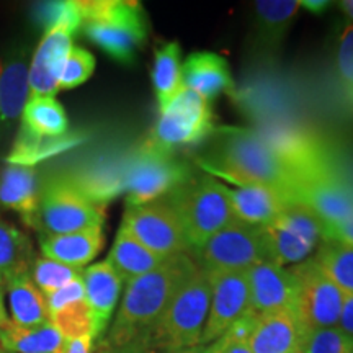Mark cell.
Returning a JSON list of instances; mask_svg holds the SVG:
<instances>
[{"label":"cell","mask_w":353,"mask_h":353,"mask_svg":"<svg viewBox=\"0 0 353 353\" xmlns=\"http://www.w3.org/2000/svg\"><path fill=\"white\" fill-rule=\"evenodd\" d=\"M196 270L198 265L188 254H176L152 272L128 281L121 306L108 332L110 350L144 348L172 298Z\"/></svg>","instance_id":"obj_1"},{"label":"cell","mask_w":353,"mask_h":353,"mask_svg":"<svg viewBox=\"0 0 353 353\" xmlns=\"http://www.w3.org/2000/svg\"><path fill=\"white\" fill-rule=\"evenodd\" d=\"M201 167L237 187H268L291 200L293 175L267 136L252 130H223L213 154ZM293 201V200H291Z\"/></svg>","instance_id":"obj_2"},{"label":"cell","mask_w":353,"mask_h":353,"mask_svg":"<svg viewBox=\"0 0 353 353\" xmlns=\"http://www.w3.org/2000/svg\"><path fill=\"white\" fill-rule=\"evenodd\" d=\"M83 34L121 64H132L148 38V17L139 2L128 0H82Z\"/></svg>","instance_id":"obj_3"},{"label":"cell","mask_w":353,"mask_h":353,"mask_svg":"<svg viewBox=\"0 0 353 353\" xmlns=\"http://www.w3.org/2000/svg\"><path fill=\"white\" fill-rule=\"evenodd\" d=\"M211 285L208 273L198 270L175 293L144 343L151 353H179L200 345L210 312Z\"/></svg>","instance_id":"obj_4"},{"label":"cell","mask_w":353,"mask_h":353,"mask_svg":"<svg viewBox=\"0 0 353 353\" xmlns=\"http://www.w3.org/2000/svg\"><path fill=\"white\" fill-rule=\"evenodd\" d=\"M39 12L46 33L30 59V99L54 97L59 92L61 72L72 50V38L81 30L77 2H50Z\"/></svg>","instance_id":"obj_5"},{"label":"cell","mask_w":353,"mask_h":353,"mask_svg":"<svg viewBox=\"0 0 353 353\" xmlns=\"http://www.w3.org/2000/svg\"><path fill=\"white\" fill-rule=\"evenodd\" d=\"M167 198L179 214L188 247L196 252L214 234L237 221L226 187L211 176L188 180Z\"/></svg>","instance_id":"obj_6"},{"label":"cell","mask_w":353,"mask_h":353,"mask_svg":"<svg viewBox=\"0 0 353 353\" xmlns=\"http://www.w3.org/2000/svg\"><path fill=\"white\" fill-rule=\"evenodd\" d=\"M105 211L70 176H51L39 190L38 228L41 236H57L101 228Z\"/></svg>","instance_id":"obj_7"},{"label":"cell","mask_w":353,"mask_h":353,"mask_svg":"<svg viewBox=\"0 0 353 353\" xmlns=\"http://www.w3.org/2000/svg\"><path fill=\"white\" fill-rule=\"evenodd\" d=\"M325 224L307 206L291 201L267 226H262L267 260L280 267L311 259L324 241Z\"/></svg>","instance_id":"obj_8"},{"label":"cell","mask_w":353,"mask_h":353,"mask_svg":"<svg viewBox=\"0 0 353 353\" xmlns=\"http://www.w3.org/2000/svg\"><path fill=\"white\" fill-rule=\"evenodd\" d=\"M188 167L170 149L151 139L134 154L125 174L126 205L136 206L159 200L188 182Z\"/></svg>","instance_id":"obj_9"},{"label":"cell","mask_w":353,"mask_h":353,"mask_svg":"<svg viewBox=\"0 0 353 353\" xmlns=\"http://www.w3.org/2000/svg\"><path fill=\"white\" fill-rule=\"evenodd\" d=\"M291 272L298 283L294 316L304 334L337 327L347 294L322 272L314 257L294 265Z\"/></svg>","instance_id":"obj_10"},{"label":"cell","mask_w":353,"mask_h":353,"mask_svg":"<svg viewBox=\"0 0 353 353\" xmlns=\"http://www.w3.org/2000/svg\"><path fill=\"white\" fill-rule=\"evenodd\" d=\"M121 228L161 257L169 259L190 250L179 214L167 196L144 205H126Z\"/></svg>","instance_id":"obj_11"},{"label":"cell","mask_w":353,"mask_h":353,"mask_svg":"<svg viewBox=\"0 0 353 353\" xmlns=\"http://www.w3.org/2000/svg\"><path fill=\"white\" fill-rule=\"evenodd\" d=\"M291 200L307 206L324 224L342 223L353 216V182L335 164L298 175Z\"/></svg>","instance_id":"obj_12"},{"label":"cell","mask_w":353,"mask_h":353,"mask_svg":"<svg viewBox=\"0 0 353 353\" xmlns=\"http://www.w3.org/2000/svg\"><path fill=\"white\" fill-rule=\"evenodd\" d=\"M210 101L192 88L183 87L164 110L152 130V143L170 149L196 144L213 132Z\"/></svg>","instance_id":"obj_13"},{"label":"cell","mask_w":353,"mask_h":353,"mask_svg":"<svg viewBox=\"0 0 353 353\" xmlns=\"http://www.w3.org/2000/svg\"><path fill=\"white\" fill-rule=\"evenodd\" d=\"M201 270L234 272L247 270L267 260L262 226H250L242 221H234L218 234H214L198 250Z\"/></svg>","instance_id":"obj_14"},{"label":"cell","mask_w":353,"mask_h":353,"mask_svg":"<svg viewBox=\"0 0 353 353\" xmlns=\"http://www.w3.org/2000/svg\"><path fill=\"white\" fill-rule=\"evenodd\" d=\"M211 285L210 312L203 329L200 347L218 341L228 329L250 309L245 270L206 272Z\"/></svg>","instance_id":"obj_15"},{"label":"cell","mask_w":353,"mask_h":353,"mask_svg":"<svg viewBox=\"0 0 353 353\" xmlns=\"http://www.w3.org/2000/svg\"><path fill=\"white\" fill-rule=\"evenodd\" d=\"M245 276L250 309L254 312L259 316L281 311L294 312L298 283L293 272L265 260L247 268Z\"/></svg>","instance_id":"obj_16"},{"label":"cell","mask_w":353,"mask_h":353,"mask_svg":"<svg viewBox=\"0 0 353 353\" xmlns=\"http://www.w3.org/2000/svg\"><path fill=\"white\" fill-rule=\"evenodd\" d=\"M39 182L28 164H7L0 170V208L15 211L28 228H38Z\"/></svg>","instance_id":"obj_17"},{"label":"cell","mask_w":353,"mask_h":353,"mask_svg":"<svg viewBox=\"0 0 353 353\" xmlns=\"http://www.w3.org/2000/svg\"><path fill=\"white\" fill-rule=\"evenodd\" d=\"M30 59L23 48L0 57V128L21 118L30 99Z\"/></svg>","instance_id":"obj_18"},{"label":"cell","mask_w":353,"mask_h":353,"mask_svg":"<svg viewBox=\"0 0 353 353\" xmlns=\"http://www.w3.org/2000/svg\"><path fill=\"white\" fill-rule=\"evenodd\" d=\"M83 290H85V301L92 316V335L94 341L99 339L107 329L110 317L117 307L120 298L123 280L113 270L107 260L94 263L82 272Z\"/></svg>","instance_id":"obj_19"},{"label":"cell","mask_w":353,"mask_h":353,"mask_svg":"<svg viewBox=\"0 0 353 353\" xmlns=\"http://www.w3.org/2000/svg\"><path fill=\"white\" fill-rule=\"evenodd\" d=\"M304 330L293 311L259 316L249 345L252 353H299Z\"/></svg>","instance_id":"obj_20"},{"label":"cell","mask_w":353,"mask_h":353,"mask_svg":"<svg viewBox=\"0 0 353 353\" xmlns=\"http://www.w3.org/2000/svg\"><path fill=\"white\" fill-rule=\"evenodd\" d=\"M226 192L236 219L250 226H267L291 203L283 193L268 187H237Z\"/></svg>","instance_id":"obj_21"},{"label":"cell","mask_w":353,"mask_h":353,"mask_svg":"<svg viewBox=\"0 0 353 353\" xmlns=\"http://www.w3.org/2000/svg\"><path fill=\"white\" fill-rule=\"evenodd\" d=\"M39 242L44 257L82 270L103 249L105 237L103 229L92 228L57 236H41Z\"/></svg>","instance_id":"obj_22"},{"label":"cell","mask_w":353,"mask_h":353,"mask_svg":"<svg viewBox=\"0 0 353 353\" xmlns=\"http://www.w3.org/2000/svg\"><path fill=\"white\" fill-rule=\"evenodd\" d=\"M182 82L183 87L198 92L208 101L232 87L228 61L208 51L193 52L187 57L182 64Z\"/></svg>","instance_id":"obj_23"},{"label":"cell","mask_w":353,"mask_h":353,"mask_svg":"<svg viewBox=\"0 0 353 353\" xmlns=\"http://www.w3.org/2000/svg\"><path fill=\"white\" fill-rule=\"evenodd\" d=\"M3 288L7 290L10 321L13 324L19 327L33 329L51 322L46 296L34 286L30 273L12 278Z\"/></svg>","instance_id":"obj_24"},{"label":"cell","mask_w":353,"mask_h":353,"mask_svg":"<svg viewBox=\"0 0 353 353\" xmlns=\"http://www.w3.org/2000/svg\"><path fill=\"white\" fill-rule=\"evenodd\" d=\"M165 260V257L154 254L152 250H149L148 247L141 244L138 239H134L125 228H120L117 237H114L107 262L118 273L123 283L125 281L128 283V281L134 280V278L152 272L154 268H157Z\"/></svg>","instance_id":"obj_25"},{"label":"cell","mask_w":353,"mask_h":353,"mask_svg":"<svg viewBox=\"0 0 353 353\" xmlns=\"http://www.w3.org/2000/svg\"><path fill=\"white\" fill-rule=\"evenodd\" d=\"M65 339L51 322L39 327H19L8 321L0 327V350L6 353H64Z\"/></svg>","instance_id":"obj_26"},{"label":"cell","mask_w":353,"mask_h":353,"mask_svg":"<svg viewBox=\"0 0 353 353\" xmlns=\"http://www.w3.org/2000/svg\"><path fill=\"white\" fill-rule=\"evenodd\" d=\"M34 260L28 236L0 216V285L30 273Z\"/></svg>","instance_id":"obj_27"},{"label":"cell","mask_w":353,"mask_h":353,"mask_svg":"<svg viewBox=\"0 0 353 353\" xmlns=\"http://www.w3.org/2000/svg\"><path fill=\"white\" fill-rule=\"evenodd\" d=\"M23 132L30 138H57L68 131L69 121L63 105L54 97H37L26 101L21 113Z\"/></svg>","instance_id":"obj_28"},{"label":"cell","mask_w":353,"mask_h":353,"mask_svg":"<svg viewBox=\"0 0 353 353\" xmlns=\"http://www.w3.org/2000/svg\"><path fill=\"white\" fill-rule=\"evenodd\" d=\"M301 2L298 0H260L254 3L255 28L260 44L275 48L296 19Z\"/></svg>","instance_id":"obj_29"},{"label":"cell","mask_w":353,"mask_h":353,"mask_svg":"<svg viewBox=\"0 0 353 353\" xmlns=\"http://www.w3.org/2000/svg\"><path fill=\"white\" fill-rule=\"evenodd\" d=\"M152 85L156 90L159 110H164L172 99L183 88L182 50L176 41L164 43L154 54Z\"/></svg>","instance_id":"obj_30"},{"label":"cell","mask_w":353,"mask_h":353,"mask_svg":"<svg viewBox=\"0 0 353 353\" xmlns=\"http://www.w3.org/2000/svg\"><path fill=\"white\" fill-rule=\"evenodd\" d=\"M314 260L345 294H353V245L339 241H322Z\"/></svg>","instance_id":"obj_31"},{"label":"cell","mask_w":353,"mask_h":353,"mask_svg":"<svg viewBox=\"0 0 353 353\" xmlns=\"http://www.w3.org/2000/svg\"><path fill=\"white\" fill-rule=\"evenodd\" d=\"M81 268L69 267L56 260L48 257H34L32 268H30V278L34 286L41 291L44 296H51L57 290L64 288L70 281L77 280L82 276Z\"/></svg>","instance_id":"obj_32"},{"label":"cell","mask_w":353,"mask_h":353,"mask_svg":"<svg viewBox=\"0 0 353 353\" xmlns=\"http://www.w3.org/2000/svg\"><path fill=\"white\" fill-rule=\"evenodd\" d=\"M334 72L341 90L353 112V25L348 23L339 33L334 48Z\"/></svg>","instance_id":"obj_33"},{"label":"cell","mask_w":353,"mask_h":353,"mask_svg":"<svg viewBox=\"0 0 353 353\" xmlns=\"http://www.w3.org/2000/svg\"><path fill=\"white\" fill-rule=\"evenodd\" d=\"M50 321L65 341L81 339L85 337V335H90L94 339V335H92L94 325H92L90 309H88L85 299H81V301L72 303L61 309L59 312L50 317Z\"/></svg>","instance_id":"obj_34"},{"label":"cell","mask_w":353,"mask_h":353,"mask_svg":"<svg viewBox=\"0 0 353 353\" xmlns=\"http://www.w3.org/2000/svg\"><path fill=\"white\" fill-rule=\"evenodd\" d=\"M299 353H353V337L339 327L312 330L304 335Z\"/></svg>","instance_id":"obj_35"},{"label":"cell","mask_w":353,"mask_h":353,"mask_svg":"<svg viewBox=\"0 0 353 353\" xmlns=\"http://www.w3.org/2000/svg\"><path fill=\"white\" fill-rule=\"evenodd\" d=\"M95 70V57L92 56L90 51L83 50V48L72 46L68 59L61 72L59 79V90H70L82 85L92 77Z\"/></svg>","instance_id":"obj_36"},{"label":"cell","mask_w":353,"mask_h":353,"mask_svg":"<svg viewBox=\"0 0 353 353\" xmlns=\"http://www.w3.org/2000/svg\"><path fill=\"white\" fill-rule=\"evenodd\" d=\"M81 299H85V290H83L82 276L77 278V280L70 281V283L65 285L64 288L57 290L56 293H52L51 296L46 298L50 317L52 314H56V312H59L61 309L69 306V304L81 301Z\"/></svg>","instance_id":"obj_37"},{"label":"cell","mask_w":353,"mask_h":353,"mask_svg":"<svg viewBox=\"0 0 353 353\" xmlns=\"http://www.w3.org/2000/svg\"><path fill=\"white\" fill-rule=\"evenodd\" d=\"M257 319H259L257 312H254L252 309H247L244 314H242L239 319L234 322L231 327L228 329L226 335L234 339V341L247 343L249 342L250 335H252V332H254V327H255V324H257Z\"/></svg>","instance_id":"obj_38"},{"label":"cell","mask_w":353,"mask_h":353,"mask_svg":"<svg viewBox=\"0 0 353 353\" xmlns=\"http://www.w3.org/2000/svg\"><path fill=\"white\" fill-rule=\"evenodd\" d=\"M339 241L343 244L353 245V216L342 221V223L325 224L324 229V241Z\"/></svg>","instance_id":"obj_39"},{"label":"cell","mask_w":353,"mask_h":353,"mask_svg":"<svg viewBox=\"0 0 353 353\" xmlns=\"http://www.w3.org/2000/svg\"><path fill=\"white\" fill-rule=\"evenodd\" d=\"M208 353H252L249 345L244 342L234 341L229 335L224 334L223 337H219L218 341L213 342V345L206 347Z\"/></svg>","instance_id":"obj_40"},{"label":"cell","mask_w":353,"mask_h":353,"mask_svg":"<svg viewBox=\"0 0 353 353\" xmlns=\"http://www.w3.org/2000/svg\"><path fill=\"white\" fill-rule=\"evenodd\" d=\"M337 327L353 337V294H347L345 296Z\"/></svg>","instance_id":"obj_41"},{"label":"cell","mask_w":353,"mask_h":353,"mask_svg":"<svg viewBox=\"0 0 353 353\" xmlns=\"http://www.w3.org/2000/svg\"><path fill=\"white\" fill-rule=\"evenodd\" d=\"M94 347V339L90 335L81 339H72V341H65L64 353H90Z\"/></svg>","instance_id":"obj_42"},{"label":"cell","mask_w":353,"mask_h":353,"mask_svg":"<svg viewBox=\"0 0 353 353\" xmlns=\"http://www.w3.org/2000/svg\"><path fill=\"white\" fill-rule=\"evenodd\" d=\"M330 6H332V3L327 2V0H303L301 2V8L314 13V15H321V13L329 10Z\"/></svg>","instance_id":"obj_43"},{"label":"cell","mask_w":353,"mask_h":353,"mask_svg":"<svg viewBox=\"0 0 353 353\" xmlns=\"http://www.w3.org/2000/svg\"><path fill=\"white\" fill-rule=\"evenodd\" d=\"M339 8H341L343 15L350 20L353 25V0H343V2H339Z\"/></svg>","instance_id":"obj_44"},{"label":"cell","mask_w":353,"mask_h":353,"mask_svg":"<svg viewBox=\"0 0 353 353\" xmlns=\"http://www.w3.org/2000/svg\"><path fill=\"white\" fill-rule=\"evenodd\" d=\"M8 321H10V319H8V316H7V311H6V306H3L2 285H0V327H2V325H6Z\"/></svg>","instance_id":"obj_45"},{"label":"cell","mask_w":353,"mask_h":353,"mask_svg":"<svg viewBox=\"0 0 353 353\" xmlns=\"http://www.w3.org/2000/svg\"><path fill=\"white\" fill-rule=\"evenodd\" d=\"M179 353H208V352H206V347H193V348H187V350H182Z\"/></svg>","instance_id":"obj_46"},{"label":"cell","mask_w":353,"mask_h":353,"mask_svg":"<svg viewBox=\"0 0 353 353\" xmlns=\"http://www.w3.org/2000/svg\"><path fill=\"white\" fill-rule=\"evenodd\" d=\"M118 353H151V352L145 350V348H128V350H121Z\"/></svg>","instance_id":"obj_47"},{"label":"cell","mask_w":353,"mask_h":353,"mask_svg":"<svg viewBox=\"0 0 353 353\" xmlns=\"http://www.w3.org/2000/svg\"><path fill=\"white\" fill-rule=\"evenodd\" d=\"M0 353H6V352H2V350H0Z\"/></svg>","instance_id":"obj_48"}]
</instances>
